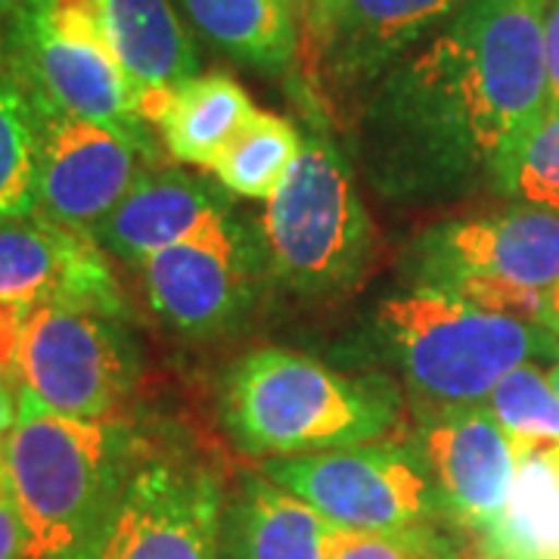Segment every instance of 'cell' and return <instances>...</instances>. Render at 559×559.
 <instances>
[{
    "mask_svg": "<svg viewBox=\"0 0 559 559\" xmlns=\"http://www.w3.org/2000/svg\"><path fill=\"white\" fill-rule=\"evenodd\" d=\"M485 404L510 436L520 457L535 448L559 444L557 389L535 360L507 373Z\"/></svg>",
    "mask_w": 559,
    "mask_h": 559,
    "instance_id": "23",
    "label": "cell"
},
{
    "mask_svg": "<svg viewBox=\"0 0 559 559\" xmlns=\"http://www.w3.org/2000/svg\"><path fill=\"white\" fill-rule=\"evenodd\" d=\"M286 3H289V13L299 28L305 53L320 62V53L340 22L345 0H286Z\"/></svg>",
    "mask_w": 559,
    "mask_h": 559,
    "instance_id": "26",
    "label": "cell"
},
{
    "mask_svg": "<svg viewBox=\"0 0 559 559\" xmlns=\"http://www.w3.org/2000/svg\"><path fill=\"white\" fill-rule=\"evenodd\" d=\"M221 407L237 448L267 460L373 444L399 417L392 385L342 377L286 348H261L234 364Z\"/></svg>",
    "mask_w": 559,
    "mask_h": 559,
    "instance_id": "3",
    "label": "cell"
},
{
    "mask_svg": "<svg viewBox=\"0 0 559 559\" xmlns=\"http://www.w3.org/2000/svg\"><path fill=\"white\" fill-rule=\"evenodd\" d=\"M550 380H554V389H557V399H559V355L554 358V370H550Z\"/></svg>",
    "mask_w": 559,
    "mask_h": 559,
    "instance_id": "34",
    "label": "cell"
},
{
    "mask_svg": "<svg viewBox=\"0 0 559 559\" xmlns=\"http://www.w3.org/2000/svg\"><path fill=\"white\" fill-rule=\"evenodd\" d=\"M544 50H547L550 106H559V0L547 3V16H544Z\"/></svg>",
    "mask_w": 559,
    "mask_h": 559,
    "instance_id": "28",
    "label": "cell"
},
{
    "mask_svg": "<svg viewBox=\"0 0 559 559\" xmlns=\"http://www.w3.org/2000/svg\"><path fill=\"white\" fill-rule=\"evenodd\" d=\"M544 326L559 340V283L547 289V311H544Z\"/></svg>",
    "mask_w": 559,
    "mask_h": 559,
    "instance_id": "30",
    "label": "cell"
},
{
    "mask_svg": "<svg viewBox=\"0 0 559 559\" xmlns=\"http://www.w3.org/2000/svg\"><path fill=\"white\" fill-rule=\"evenodd\" d=\"M252 116L255 106L240 84L230 75L209 72L193 75L171 91L156 131L171 159L212 171V165Z\"/></svg>",
    "mask_w": 559,
    "mask_h": 559,
    "instance_id": "19",
    "label": "cell"
},
{
    "mask_svg": "<svg viewBox=\"0 0 559 559\" xmlns=\"http://www.w3.org/2000/svg\"><path fill=\"white\" fill-rule=\"evenodd\" d=\"M109 16L119 60L134 84L138 116L156 128L171 91L200 75L193 38L171 0H109Z\"/></svg>",
    "mask_w": 559,
    "mask_h": 559,
    "instance_id": "18",
    "label": "cell"
},
{
    "mask_svg": "<svg viewBox=\"0 0 559 559\" xmlns=\"http://www.w3.org/2000/svg\"><path fill=\"white\" fill-rule=\"evenodd\" d=\"M301 143L305 140L293 121L255 109V116L212 165V175L234 197L267 202L299 159Z\"/></svg>",
    "mask_w": 559,
    "mask_h": 559,
    "instance_id": "22",
    "label": "cell"
},
{
    "mask_svg": "<svg viewBox=\"0 0 559 559\" xmlns=\"http://www.w3.org/2000/svg\"><path fill=\"white\" fill-rule=\"evenodd\" d=\"M466 0H345L326 40L323 79L340 91H360L382 79L429 32H439Z\"/></svg>",
    "mask_w": 559,
    "mask_h": 559,
    "instance_id": "16",
    "label": "cell"
},
{
    "mask_svg": "<svg viewBox=\"0 0 559 559\" xmlns=\"http://www.w3.org/2000/svg\"><path fill=\"white\" fill-rule=\"evenodd\" d=\"M224 500L209 466L146 460L131 469L87 559H221Z\"/></svg>",
    "mask_w": 559,
    "mask_h": 559,
    "instance_id": "8",
    "label": "cell"
},
{
    "mask_svg": "<svg viewBox=\"0 0 559 559\" xmlns=\"http://www.w3.org/2000/svg\"><path fill=\"white\" fill-rule=\"evenodd\" d=\"M10 377L57 414L112 419L138 382V348L116 314L40 305L22 323Z\"/></svg>",
    "mask_w": 559,
    "mask_h": 559,
    "instance_id": "7",
    "label": "cell"
},
{
    "mask_svg": "<svg viewBox=\"0 0 559 559\" xmlns=\"http://www.w3.org/2000/svg\"><path fill=\"white\" fill-rule=\"evenodd\" d=\"M380 326L414 392L439 407L485 404L516 367L559 355L547 326L485 311L436 286L382 301Z\"/></svg>",
    "mask_w": 559,
    "mask_h": 559,
    "instance_id": "4",
    "label": "cell"
},
{
    "mask_svg": "<svg viewBox=\"0 0 559 559\" xmlns=\"http://www.w3.org/2000/svg\"><path fill=\"white\" fill-rule=\"evenodd\" d=\"M3 485L20 513L28 559H87L128 469V436L112 419H81L16 389Z\"/></svg>",
    "mask_w": 559,
    "mask_h": 559,
    "instance_id": "2",
    "label": "cell"
},
{
    "mask_svg": "<svg viewBox=\"0 0 559 559\" xmlns=\"http://www.w3.org/2000/svg\"><path fill=\"white\" fill-rule=\"evenodd\" d=\"M0 559H28L20 513L7 495V485H0Z\"/></svg>",
    "mask_w": 559,
    "mask_h": 559,
    "instance_id": "27",
    "label": "cell"
},
{
    "mask_svg": "<svg viewBox=\"0 0 559 559\" xmlns=\"http://www.w3.org/2000/svg\"><path fill=\"white\" fill-rule=\"evenodd\" d=\"M503 187L528 205L559 212V106H550L522 143Z\"/></svg>",
    "mask_w": 559,
    "mask_h": 559,
    "instance_id": "24",
    "label": "cell"
},
{
    "mask_svg": "<svg viewBox=\"0 0 559 559\" xmlns=\"http://www.w3.org/2000/svg\"><path fill=\"white\" fill-rule=\"evenodd\" d=\"M40 305L124 318L119 283L91 234L62 227L40 212L0 218V308L28 318Z\"/></svg>",
    "mask_w": 559,
    "mask_h": 559,
    "instance_id": "11",
    "label": "cell"
},
{
    "mask_svg": "<svg viewBox=\"0 0 559 559\" xmlns=\"http://www.w3.org/2000/svg\"><path fill=\"white\" fill-rule=\"evenodd\" d=\"M261 473L345 532L382 535L448 520L439 488L417 448L373 441L274 457L261 466Z\"/></svg>",
    "mask_w": 559,
    "mask_h": 559,
    "instance_id": "6",
    "label": "cell"
},
{
    "mask_svg": "<svg viewBox=\"0 0 559 559\" xmlns=\"http://www.w3.org/2000/svg\"><path fill=\"white\" fill-rule=\"evenodd\" d=\"M7 50L10 66L44 100L60 106L69 116L116 131L134 143L146 159L156 162V138L138 116L134 84L116 50L44 38L16 16L7 22Z\"/></svg>",
    "mask_w": 559,
    "mask_h": 559,
    "instance_id": "13",
    "label": "cell"
},
{
    "mask_svg": "<svg viewBox=\"0 0 559 559\" xmlns=\"http://www.w3.org/2000/svg\"><path fill=\"white\" fill-rule=\"evenodd\" d=\"M209 44L264 72H283L299 47V28L280 0H178Z\"/></svg>",
    "mask_w": 559,
    "mask_h": 559,
    "instance_id": "20",
    "label": "cell"
},
{
    "mask_svg": "<svg viewBox=\"0 0 559 559\" xmlns=\"http://www.w3.org/2000/svg\"><path fill=\"white\" fill-rule=\"evenodd\" d=\"M280 3H286V0H280ZM286 7H289V3H286Z\"/></svg>",
    "mask_w": 559,
    "mask_h": 559,
    "instance_id": "35",
    "label": "cell"
},
{
    "mask_svg": "<svg viewBox=\"0 0 559 559\" xmlns=\"http://www.w3.org/2000/svg\"><path fill=\"white\" fill-rule=\"evenodd\" d=\"M38 103L7 62L0 69V218L38 212Z\"/></svg>",
    "mask_w": 559,
    "mask_h": 559,
    "instance_id": "21",
    "label": "cell"
},
{
    "mask_svg": "<svg viewBox=\"0 0 559 559\" xmlns=\"http://www.w3.org/2000/svg\"><path fill=\"white\" fill-rule=\"evenodd\" d=\"M271 267L299 293L355 286L370 255V218L340 150L323 138L301 143L296 165L264 205Z\"/></svg>",
    "mask_w": 559,
    "mask_h": 559,
    "instance_id": "5",
    "label": "cell"
},
{
    "mask_svg": "<svg viewBox=\"0 0 559 559\" xmlns=\"http://www.w3.org/2000/svg\"><path fill=\"white\" fill-rule=\"evenodd\" d=\"M348 532L264 473L224 500L221 559H333Z\"/></svg>",
    "mask_w": 559,
    "mask_h": 559,
    "instance_id": "17",
    "label": "cell"
},
{
    "mask_svg": "<svg viewBox=\"0 0 559 559\" xmlns=\"http://www.w3.org/2000/svg\"><path fill=\"white\" fill-rule=\"evenodd\" d=\"M550 0H466L389 72L370 106L373 175L401 190L507 183L550 109L544 16Z\"/></svg>",
    "mask_w": 559,
    "mask_h": 559,
    "instance_id": "1",
    "label": "cell"
},
{
    "mask_svg": "<svg viewBox=\"0 0 559 559\" xmlns=\"http://www.w3.org/2000/svg\"><path fill=\"white\" fill-rule=\"evenodd\" d=\"M10 62V50H7V25L0 22V69Z\"/></svg>",
    "mask_w": 559,
    "mask_h": 559,
    "instance_id": "32",
    "label": "cell"
},
{
    "mask_svg": "<svg viewBox=\"0 0 559 559\" xmlns=\"http://www.w3.org/2000/svg\"><path fill=\"white\" fill-rule=\"evenodd\" d=\"M419 286L503 280L547 293L559 283V212L513 205L429 230L417 246Z\"/></svg>",
    "mask_w": 559,
    "mask_h": 559,
    "instance_id": "10",
    "label": "cell"
},
{
    "mask_svg": "<svg viewBox=\"0 0 559 559\" xmlns=\"http://www.w3.org/2000/svg\"><path fill=\"white\" fill-rule=\"evenodd\" d=\"M451 535L436 525H419L404 532H382V535H360L348 532L342 538L333 559H463Z\"/></svg>",
    "mask_w": 559,
    "mask_h": 559,
    "instance_id": "25",
    "label": "cell"
},
{
    "mask_svg": "<svg viewBox=\"0 0 559 559\" xmlns=\"http://www.w3.org/2000/svg\"><path fill=\"white\" fill-rule=\"evenodd\" d=\"M138 267L153 311L190 336L224 330L249 299L246 242L227 215Z\"/></svg>",
    "mask_w": 559,
    "mask_h": 559,
    "instance_id": "14",
    "label": "cell"
},
{
    "mask_svg": "<svg viewBox=\"0 0 559 559\" xmlns=\"http://www.w3.org/2000/svg\"><path fill=\"white\" fill-rule=\"evenodd\" d=\"M417 451L432 473L448 520L485 538L503 516L520 473V451L488 404L439 407L419 426Z\"/></svg>",
    "mask_w": 559,
    "mask_h": 559,
    "instance_id": "12",
    "label": "cell"
},
{
    "mask_svg": "<svg viewBox=\"0 0 559 559\" xmlns=\"http://www.w3.org/2000/svg\"><path fill=\"white\" fill-rule=\"evenodd\" d=\"M16 411H20L16 382L7 370H0V485H3V451H7V439L16 426Z\"/></svg>",
    "mask_w": 559,
    "mask_h": 559,
    "instance_id": "29",
    "label": "cell"
},
{
    "mask_svg": "<svg viewBox=\"0 0 559 559\" xmlns=\"http://www.w3.org/2000/svg\"><path fill=\"white\" fill-rule=\"evenodd\" d=\"M463 559H503V557H498V554H491V550H485V547H476V550H466V554H463Z\"/></svg>",
    "mask_w": 559,
    "mask_h": 559,
    "instance_id": "33",
    "label": "cell"
},
{
    "mask_svg": "<svg viewBox=\"0 0 559 559\" xmlns=\"http://www.w3.org/2000/svg\"><path fill=\"white\" fill-rule=\"evenodd\" d=\"M221 215L227 209L202 178L178 168H146L91 237L106 255L140 264Z\"/></svg>",
    "mask_w": 559,
    "mask_h": 559,
    "instance_id": "15",
    "label": "cell"
},
{
    "mask_svg": "<svg viewBox=\"0 0 559 559\" xmlns=\"http://www.w3.org/2000/svg\"><path fill=\"white\" fill-rule=\"evenodd\" d=\"M22 7H25V0H0V22L7 25V22L20 13Z\"/></svg>",
    "mask_w": 559,
    "mask_h": 559,
    "instance_id": "31",
    "label": "cell"
},
{
    "mask_svg": "<svg viewBox=\"0 0 559 559\" xmlns=\"http://www.w3.org/2000/svg\"><path fill=\"white\" fill-rule=\"evenodd\" d=\"M38 212L81 234H91L150 168L134 143L97 121L62 112L38 91Z\"/></svg>",
    "mask_w": 559,
    "mask_h": 559,
    "instance_id": "9",
    "label": "cell"
}]
</instances>
